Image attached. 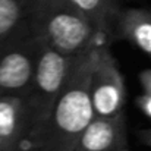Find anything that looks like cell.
<instances>
[{"label": "cell", "instance_id": "1", "mask_svg": "<svg viewBox=\"0 0 151 151\" xmlns=\"http://www.w3.org/2000/svg\"><path fill=\"white\" fill-rule=\"evenodd\" d=\"M99 46L76 56L68 82L44 128L34 138L29 151H72L96 117L90 82Z\"/></svg>", "mask_w": 151, "mask_h": 151}, {"label": "cell", "instance_id": "2", "mask_svg": "<svg viewBox=\"0 0 151 151\" xmlns=\"http://www.w3.org/2000/svg\"><path fill=\"white\" fill-rule=\"evenodd\" d=\"M31 32L44 44L70 56L109 41L69 0H27Z\"/></svg>", "mask_w": 151, "mask_h": 151}, {"label": "cell", "instance_id": "3", "mask_svg": "<svg viewBox=\"0 0 151 151\" xmlns=\"http://www.w3.org/2000/svg\"><path fill=\"white\" fill-rule=\"evenodd\" d=\"M75 59L76 56L66 54L47 44H43L32 84L28 90L35 111V129L32 141L49 120L51 111L68 82Z\"/></svg>", "mask_w": 151, "mask_h": 151}, {"label": "cell", "instance_id": "4", "mask_svg": "<svg viewBox=\"0 0 151 151\" xmlns=\"http://www.w3.org/2000/svg\"><path fill=\"white\" fill-rule=\"evenodd\" d=\"M43 44L27 24L0 51V97L29 90Z\"/></svg>", "mask_w": 151, "mask_h": 151}, {"label": "cell", "instance_id": "5", "mask_svg": "<svg viewBox=\"0 0 151 151\" xmlns=\"http://www.w3.org/2000/svg\"><path fill=\"white\" fill-rule=\"evenodd\" d=\"M90 94L96 117H114L125 113V78L107 43L97 47L91 72Z\"/></svg>", "mask_w": 151, "mask_h": 151}, {"label": "cell", "instance_id": "6", "mask_svg": "<svg viewBox=\"0 0 151 151\" xmlns=\"http://www.w3.org/2000/svg\"><path fill=\"white\" fill-rule=\"evenodd\" d=\"M35 111L29 93L0 97V142L4 151H29Z\"/></svg>", "mask_w": 151, "mask_h": 151}, {"label": "cell", "instance_id": "7", "mask_svg": "<svg viewBox=\"0 0 151 151\" xmlns=\"http://www.w3.org/2000/svg\"><path fill=\"white\" fill-rule=\"evenodd\" d=\"M126 145V116L94 117L72 151H119Z\"/></svg>", "mask_w": 151, "mask_h": 151}, {"label": "cell", "instance_id": "8", "mask_svg": "<svg viewBox=\"0 0 151 151\" xmlns=\"http://www.w3.org/2000/svg\"><path fill=\"white\" fill-rule=\"evenodd\" d=\"M113 38L128 41L151 59V7L122 9Z\"/></svg>", "mask_w": 151, "mask_h": 151}, {"label": "cell", "instance_id": "9", "mask_svg": "<svg viewBox=\"0 0 151 151\" xmlns=\"http://www.w3.org/2000/svg\"><path fill=\"white\" fill-rule=\"evenodd\" d=\"M78 9H81L94 24L97 31L109 41L113 38L116 21L122 7L119 0H69Z\"/></svg>", "mask_w": 151, "mask_h": 151}, {"label": "cell", "instance_id": "10", "mask_svg": "<svg viewBox=\"0 0 151 151\" xmlns=\"http://www.w3.org/2000/svg\"><path fill=\"white\" fill-rule=\"evenodd\" d=\"M27 24V0H0V51Z\"/></svg>", "mask_w": 151, "mask_h": 151}, {"label": "cell", "instance_id": "11", "mask_svg": "<svg viewBox=\"0 0 151 151\" xmlns=\"http://www.w3.org/2000/svg\"><path fill=\"white\" fill-rule=\"evenodd\" d=\"M135 104L148 119H151V94L142 93L141 96H138L135 99Z\"/></svg>", "mask_w": 151, "mask_h": 151}, {"label": "cell", "instance_id": "12", "mask_svg": "<svg viewBox=\"0 0 151 151\" xmlns=\"http://www.w3.org/2000/svg\"><path fill=\"white\" fill-rule=\"evenodd\" d=\"M138 81H139V84H141L144 93L151 94V68L144 69V70L139 72V75H138Z\"/></svg>", "mask_w": 151, "mask_h": 151}, {"label": "cell", "instance_id": "13", "mask_svg": "<svg viewBox=\"0 0 151 151\" xmlns=\"http://www.w3.org/2000/svg\"><path fill=\"white\" fill-rule=\"evenodd\" d=\"M137 137H138V139H139L141 144H144L147 147H151V128L138 131L137 132Z\"/></svg>", "mask_w": 151, "mask_h": 151}, {"label": "cell", "instance_id": "14", "mask_svg": "<svg viewBox=\"0 0 151 151\" xmlns=\"http://www.w3.org/2000/svg\"><path fill=\"white\" fill-rule=\"evenodd\" d=\"M119 151H129V148H128V147H125V148H122V150H119Z\"/></svg>", "mask_w": 151, "mask_h": 151}, {"label": "cell", "instance_id": "15", "mask_svg": "<svg viewBox=\"0 0 151 151\" xmlns=\"http://www.w3.org/2000/svg\"><path fill=\"white\" fill-rule=\"evenodd\" d=\"M0 151H4V148H3V145H1V142H0Z\"/></svg>", "mask_w": 151, "mask_h": 151}]
</instances>
